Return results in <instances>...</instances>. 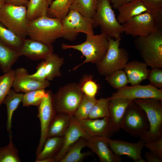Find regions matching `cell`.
<instances>
[{
	"instance_id": "27",
	"label": "cell",
	"mask_w": 162,
	"mask_h": 162,
	"mask_svg": "<svg viewBox=\"0 0 162 162\" xmlns=\"http://www.w3.org/2000/svg\"><path fill=\"white\" fill-rule=\"evenodd\" d=\"M20 56L19 51L0 41V68L4 74L11 69L12 66Z\"/></svg>"
},
{
	"instance_id": "47",
	"label": "cell",
	"mask_w": 162,
	"mask_h": 162,
	"mask_svg": "<svg viewBox=\"0 0 162 162\" xmlns=\"http://www.w3.org/2000/svg\"><path fill=\"white\" fill-rule=\"evenodd\" d=\"M5 3V0H0V9Z\"/></svg>"
},
{
	"instance_id": "43",
	"label": "cell",
	"mask_w": 162,
	"mask_h": 162,
	"mask_svg": "<svg viewBox=\"0 0 162 162\" xmlns=\"http://www.w3.org/2000/svg\"><path fill=\"white\" fill-rule=\"evenodd\" d=\"M36 69V71L35 72L29 74L30 76L39 80L43 81L46 80L43 61L38 64Z\"/></svg>"
},
{
	"instance_id": "41",
	"label": "cell",
	"mask_w": 162,
	"mask_h": 162,
	"mask_svg": "<svg viewBox=\"0 0 162 162\" xmlns=\"http://www.w3.org/2000/svg\"><path fill=\"white\" fill-rule=\"evenodd\" d=\"M152 68L149 70L147 79L152 86L158 88H162V69Z\"/></svg>"
},
{
	"instance_id": "18",
	"label": "cell",
	"mask_w": 162,
	"mask_h": 162,
	"mask_svg": "<svg viewBox=\"0 0 162 162\" xmlns=\"http://www.w3.org/2000/svg\"><path fill=\"white\" fill-rule=\"evenodd\" d=\"M108 99V118L111 128L114 133L118 132L121 129L122 124L126 110L133 100L123 98Z\"/></svg>"
},
{
	"instance_id": "28",
	"label": "cell",
	"mask_w": 162,
	"mask_h": 162,
	"mask_svg": "<svg viewBox=\"0 0 162 162\" xmlns=\"http://www.w3.org/2000/svg\"><path fill=\"white\" fill-rule=\"evenodd\" d=\"M86 147V138H80L68 150L59 162H80L91 154V152H82V150Z\"/></svg>"
},
{
	"instance_id": "38",
	"label": "cell",
	"mask_w": 162,
	"mask_h": 162,
	"mask_svg": "<svg viewBox=\"0 0 162 162\" xmlns=\"http://www.w3.org/2000/svg\"><path fill=\"white\" fill-rule=\"evenodd\" d=\"M105 79L111 86L116 89L127 86L129 83L127 75L122 69L114 71L105 76Z\"/></svg>"
},
{
	"instance_id": "13",
	"label": "cell",
	"mask_w": 162,
	"mask_h": 162,
	"mask_svg": "<svg viewBox=\"0 0 162 162\" xmlns=\"http://www.w3.org/2000/svg\"><path fill=\"white\" fill-rule=\"evenodd\" d=\"M125 98L133 100L135 99L153 98L162 100V88L155 87L150 84L147 85L139 84L127 86L117 89L109 99Z\"/></svg>"
},
{
	"instance_id": "19",
	"label": "cell",
	"mask_w": 162,
	"mask_h": 162,
	"mask_svg": "<svg viewBox=\"0 0 162 162\" xmlns=\"http://www.w3.org/2000/svg\"><path fill=\"white\" fill-rule=\"evenodd\" d=\"M86 139V147L97 155L100 162H122L121 158L113 152L104 137L89 136Z\"/></svg>"
},
{
	"instance_id": "3",
	"label": "cell",
	"mask_w": 162,
	"mask_h": 162,
	"mask_svg": "<svg viewBox=\"0 0 162 162\" xmlns=\"http://www.w3.org/2000/svg\"><path fill=\"white\" fill-rule=\"evenodd\" d=\"M156 29L146 36L137 37L134 43L147 66L162 69V32Z\"/></svg>"
},
{
	"instance_id": "33",
	"label": "cell",
	"mask_w": 162,
	"mask_h": 162,
	"mask_svg": "<svg viewBox=\"0 0 162 162\" xmlns=\"http://www.w3.org/2000/svg\"><path fill=\"white\" fill-rule=\"evenodd\" d=\"M97 100L84 94L74 114V117L80 121L87 119L89 114Z\"/></svg>"
},
{
	"instance_id": "30",
	"label": "cell",
	"mask_w": 162,
	"mask_h": 162,
	"mask_svg": "<svg viewBox=\"0 0 162 162\" xmlns=\"http://www.w3.org/2000/svg\"><path fill=\"white\" fill-rule=\"evenodd\" d=\"M49 6L47 0H29L27 6L28 21L47 15Z\"/></svg>"
},
{
	"instance_id": "21",
	"label": "cell",
	"mask_w": 162,
	"mask_h": 162,
	"mask_svg": "<svg viewBox=\"0 0 162 162\" xmlns=\"http://www.w3.org/2000/svg\"><path fill=\"white\" fill-rule=\"evenodd\" d=\"M128 83L131 85L140 84L147 79L149 70L144 62L134 60L128 62L124 68Z\"/></svg>"
},
{
	"instance_id": "45",
	"label": "cell",
	"mask_w": 162,
	"mask_h": 162,
	"mask_svg": "<svg viewBox=\"0 0 162 162\" xmlns=\"http://www.w3.org/2000/svg\"><path fill=\"white\" fill-rule=\"evenodd\" d=\"M29 0H5L6 4L17 6L26 7Z\"/></svg>"
},
{
	"instance_id": "10",
	"label": "cell",
	"mask_w": 162,
	"mask_h": 162,
	"mask_svg": "<svg viewBox=\"0 0 162 162\" xmlns=\"http://www.w3.org/2000/svg\"><path fill=\"white\" fill-rule=\"evenodd\" d=\"M149 128V125L145 112L133 100L126 110L121 129L133 136L140 138Z\"/></svg>"
},
{
	"instance_id": "12",
	"label": "cell",
	"mask_w": 162,
	"mask_h": 162,
	"mask_svg": "<svg viewBox=\"0 0 162 162\" xmlns=\"http://www.w3.org/2000/svg\"><path fill=\"white\" fill-rule=\"evenodd\" d=\"M53 93L51 90L46 91L45 95L38 106V116L40 122V136L37 149L36 155L41 150L47 137V132L50 124L56 113L52 101Z\"/></svg>"
},
{
	"instance_id": "4",
	"label": "cell",
	"mask_w": 162,
	"mask_h": 162,
	"mask_svg": "<svg viewBox=\"0 0 162 162\" xmlns=\"http://www.w3.org/2000/svg\"><path fill=\"white\" fill-rule=\"evenodd\" d=\"M134 101L145 112L149 125V130L140 138L145 143L162 138V100L153 98L136 99Z\"/></svg>"
},
{
	"instance_id": "31",
	"label": "cell",
	"mask_w": 162,
	"mask_h": 162,
	"mask_svg": "<svg viewBox=\"0 0 162 162\" xmlns=\"http://www.w3.org/2000/svg\"><path fill=\"white\" fill-rule=\"evenodd\" d=\"M0 22V41L11 48L19 51L23 40Z\"/></svg>"
},
{
	"instance_id": "7",
	"label": "cell",
	"mask_w": 162,
	"mask_h": 162,
	"mask_svg": "<svg viewBox=\"0 0 162 162\" xmlns=\"http://www.w3.org/2000/svg\"><path fill=\"white\" fill-rule=\"evenodd\" d=\"M83 95L79 83L70 82L61 87L53 94V103L56 113L73 116Z\"/></svg>"
},
{
	"instance_id": "32",
	"label": "cell",
	"mask_w": 162,
	"mask_h": 162,
	"mask_svg": "<svg viewBox=\"0 0 162 162\" xmlns=\"http://www.w3.org/2000/svg\"><path fill=\"white\" fill-rule=\"evenodd\" d=\"M98 0H73L70 10H76L86 17L92 18L95 13Z\"/></svg>"
},
{
	"instance_id": "16",
	"label": "cell",
	"mask_w": 162,
	"mask_h": 162,
	"mask_svg": "<svg viewBox=\"0 0 162 162\" xmlns=\"http://www.w3.org/2000/svg\"><path fill=\"white\" fill-rule=\"evenodd\" d=\"M90 136L83 129L78 121L73 116L70 124L63 137L62 147L54 158L55 162H59L69 148L81 137Z\"/></svg>"
},
{
	"instance_id": "20",
	"label": "cell",
	"mask_w": 162,
	"mask_h": 162,
	"mask_svg": "<svg viewBox=\"0 0 162 162\" xmlns=\"http://www.w3.org/2000/svg\"><path fill=\"white\" fill-rule=\"evenodd\" d=\"M78 121L90 136L110 138L114 134L111 128L108 117L94 119L87 118Z\"/></svg>"
},
{
	"instance_id": "29",
	"label": "cell",
	"mask_w": 162,
	"mask_h": 162,
	"mask_svg": "<svg viewBox=\"0 0 162 162\" xmlns=\"http://www.w3.org/2000/svg\"><path fill=\"white\" fill-rule=\"evenodd\" d=\"M73 0H53L49 6L47 16L62 20L68 14Z\"/></svg>"
},
{
	"instance_id": "48",
	"label": "cell",
	"mask_w": 162,
	"mask_h": 162,
	"mask_svg": "<svg viewBox=\"0 0 162 162\" xmlns=\"http://www.w3.org/2000/svg\"><path fill=\"white\" fill-rule=\"evenodd\" d=\"M47 1H48V4L50 5V4L52 2L53 0H47Z\"/></svg>"
},
{
	"instance_id": "39",
	"label": "cell",
	"mask_w": 162,
	"mask_h": 162,
	"mask_svg": "<svg viewBox=\"0 0 162 162\" xmlns=\"http://www.w3.org/2000/svg\"><path fill=\"white\" fill-rule=\"evenodd\" d=\"M14 70L11 69L2 75H0V107L12 87Z\"/></svg>"
},
{
	"instance_id": "24",
	"label": "cell",
	"mask_w": 162,
	"mask_h": 162,
	"mask_svg": "<svg viewBox=\"0 0 162 162\" xmlns=\"http://www.w3.org/2000/svg\"><path fill=\"white\" fill-rule=\"evenodd\" d=\"M63 137H48L40 152L37 155L35 162L49 158H54L60 151L63 142Z\"/></svg>"
},
{
	"instance_id": "36",
	"label": "cell",
	"mask_w": 162,
	"mask_h": 162,
	"mask_svg": "<svg viewBox=\"0 0 162 162\" xmlns=\"http://www.w3.org/2000/svg\"><path fill=\"white\" fill-rule=\"evenodd\" d=\"M154 16L158 28H162V0H140Z\"/></svg>"
},
{
	"instance_id": "1",
	"label": "cell",
	"mask_w": 162,
	"mask_h": 162,
	"mask_svg": "<svg viewBox=\"0 0 162 162\" xmlns=\"http://www.w3.org/2000/svg\"><path fill=\"white\" fill-rule=\"evenodd\" d=\"M85 41L78 44L70 45L65 43L61 44L64 50L73 49L80 52L85 56V60L75 66L73 70H76L81 66L87 63L96 64L105 56L109 46L108 37L101 33L96 35H86Z\"/></svg>"
},
{
	"instance_id": "17",
	"label": "cell",
	"mask_w": 162,
	"mask_h": 162,
	"mask_svg": "<svg viewBox=\"0 0 162 162\" xmlns=\"http://www.w3.org/2000/svg\"><path fill=\"white\" fill-rule=\"evenodd\" d=\"M52 45L47 44L30 38L23 39L19 51L21 56H24L34 60H44L53 53Z\"/></svg>"
},
{
	"instance_id": "42",
	"label": "cell",
	"mask_w": 162,
	"mask_h": 162,
	"mask_svg": "<svg viewBox=\"0 0 162 162\" xmlns=\"http://www.w3.org/2000/svg\"><path fill=\"white\" fill-rule=\"evenodd\" d=\"M145 147L162 160V138L155 141L145 143Z\"/></svg>"
},
{
	"instance_id": "2",
	"label": "cell",
	"mask_w": 162,
	"mask_h": 162,
	"mask_svg": "<svg viewBox=\"0 0 162 162\" xmlns=\"http://www.w3.org/2000/svg\"><path fill=\"white\" fill-rule=\"evenodd\" d=\"M63 33L61 20L45 15L29 21L27 36L31 39L52 45L56 40L62 38Z\"/></svg>"
},
{
	"instance_id": "37",
	"label": "cell",
	"mask_w": 162,
	"mask_h": 162,
	"mask_svg": "<svg viewBox=\"0 0 162 162\" xmlns=\"http://www.w3.org/2000/svg\"><path fill=\"white\" fill-rule=\"evenodd\" d=\"M92 78L93 76L91 75H85L83 76L79 84L83 94L90 97L95 98L99 87Z\"/></svg>"
},
{
	"instance_id": "25",
	"label": "cell",
	"mask_w": 162,
	"mask_h": 162,
	"mask_svg": "<svg viewBox=\"0 0 162 162\" xmlns=\"http://www.w3.org/2000/svg\"><path fill=\"white\" fill-rule=\"evenodd\" d=\"M72 117L65 114L56 113L49 127L47 137L63 136L70 124Z\"/></svg>"
},
{
	"instance_id": "6",
	"label": "cell",
	"mask_w": 162,
	"mask_h": 162,
	"mask_svg": "<svg viewBox=\"0 0 162 162\" xmlns=\"http://www.w3.org/2000/svg\"><path fill=\"white\" fill-rule=\"evenodd\" d=\"M110 0H98L97 9L92 18L94 28L99 27L101 33L117 39L123 33L110 4Z\"/></svg>"
},
{
	"instance_id": "11",
	"label": "cell",
	"mask_w": 162,
	"mask_h": 162,
	"mask_svg": "<svg viewBox=\"0 0 162 162\" xmlns=\"http://www.w3.org/2000/svg\"><path fill=\"white\" fill-rule=\"evenodd\" d=\"M122 26L123 33L135 37L146 36L159 29L154 16L148 11L133 17Z\"/></svg>"
},
{
	"instance_id": "15",
	"label": "cell",
	"mask_w": 162,
	"mask_h": 162,
	"mask_svg": "<svg viewBox=\"0 0 162 162\" xmlns=\"http://www.w3.org/2000/svg\"><path fill=\"white\" fill-rule=\"evenodd\" d=\"M50 85V81L35 79L29 76L27 70L20 67L14 70L12 88L18 92L25 93L40 89H45Z\"/></svg>"
},
{
	"instance_id": "40",
	"label": "cell",
	"mask_w": 162,
	"mask_h": 162,
	"mask_svg": "<svg viewBox=\"0 0 162 162\" xmlns=\"http://www.w3.org/2000/svg\"><path fill=\"white\" fill-rule=\"evenodd\" d=\"M46 92L44 89L34 90L23 93L22 103L24 106H38Z\"/></svg>"
},
{
	"instance_id": "9",
	"label": "cell",
	"mask_w": 162,
	"mask_h": 162,
	"mask_svg": "<svg viewBox=\"0 0 162 162\" xmlns=\"http://www.w3.org/2000/svg\"><path fill=\"white\" fill-rule=\"evenodd\" d=\"M61 22L62 38L66 40H74L80 33L86 35L94 34L92 18L84 16L76 10H70Z\"/></svg>"
},
{
	"instance_id": "22",
	"label": "cell",
	"mask_w": 162,
	"mask_h": 162,
	"mask_svg": "<svg viewBox=\"0 0 162 162\" xmlns=\"http://www.w3.org/2000/svg\"><path fill=\"white\" fill-rule=\"evenodd\" d=\"M117 9L118 14L117 20L122 25L133 17L148 11L140 0H132L121 5Z\"/></svg>"
},
{
	"instance_id": "46",
	"label": "cell",
	"mask_w": 162,
	"mask_h": 162,
	"mask_svg": "<svg viewBox=\"0 0 162 162\" xmlns=\"http://www.w3.org/2000/svg\"><path fill=\"white\" fill-rule=\"evenodd\" d=\"M132 0H110L113 7L116 9L121 5L129 2Z\"/></svg>"
},
{
	"instance_id": "5",
	"label": "cell",
	"mask_w": 162,
	"mask_h": 162,
	"mask_svg": "<svg viewBox=\"0 0 162 162\" xmlns=\"http://www.w3.org/2000/svg\"><path fill=\"white\" fill-rule=\"evenodd\" d=\"M108 38L107 52L102 59L95 64L98 73L105 77L116 71L124 69L129 58L127 50L119 47L121 37L117 39Z\"/></svg>"
},
{
	"instance_id": "23",
	"label": "cell",
	"mask_w": 162,
	"mask_h": 162,
	"mask_svg": "<svg viewBox=\"0 0 162 162\" xmlns=\"http://www.w3.org/2000/svg\"><path fill=\"white\" fill-rule=\"evenodd\" d=\"M23 93L18 92L13 89L10 90L4 100L2 104L6 107L7 121L6 128L9 134H12V121L13 115L14 111L22 103Z\"/></svg>"
},
{
	"instance_id": "35",
	"label": "cell",
	"mask_w": 162,
	"mask_h": 162,
	"mask_svg": "<svg viewBox=\"0 0 162 162\" xmlns=\"http://www.w3.org/2000/svg\"><path fill=\"white\" fill-rule=\"evenodd\" d=\"M109 102L108 98H101L97 100L89 114L88 118L94 119L108 117Z\"/></svg>"
},
{
	"instance_id": "26",
	"label": "cell",
	"mask_w": 162,
	"mask_h": 162,
	"mask_svg": "<svg viewBox=\"0 0 162 162\" xmlns=\"http://www.w3.org/2000/svg\"><path fill=\"white\" fill-rule=\"evenodd\" d=\"M64 60L63 57L53 53L43 60L46 80L51 81L62 76L60 69Z\"/></svg>"
},
{
	"instance_id": "34",
	"label": "cell",
	"mask_w": 162,
	"mask_h": 162,
	"mask_svg": "<svg viewBox=\"0 0 162 162\" xmlns=\"http://www.w3.org/2000/svg\"><path fill=\"white\" fill-rule=\"evenodd\" d=\"M9 142L6 146L0 147V162H20L18 152L13 144L12 134H9Z\"/></svg>"
},
{
	"instance_id": "44",
	"label": "cell",
	"mask_w": 162,
	"mask_h": 162,
	"mask_svg": "<svg viewBox=\"0 0 162 162\" xmlns=\"http://www.w3.org/2000/svg\"><path fill=\"white\" fill-rule=\"evenodd\" d=\"M145 157V160L148 162H161L162 160L156 154L151 152H146Z\"/></svg>"
},
{
	"instance_id": "8",
	"label": "cell",
	"mask_w": 162,
	"mask_h": 162,
	"mask_svg": "<svg viewBox=\"0 0 162 162\" xmlns=\"http://www.w3.org/2000/svg\"><path fill=\"white\" fill-rule=\"evenodd\" d=\"M29 22L26 7L5 3L0 9V22L22 39L27 36Z\"/></svg>"
},
{
	"instance_id": "14",
	"label": "cell",
	"mask_w": 162,
	"mask_h": 162,
	"mask_svg": "<svg viewBox=\"0 0 162 162\" xmlns=\"http://www.w3.org/2000/svg\"><path fill=\"white\" fill-rule=\"evenodd\" d=\"M104 138L110 149L116 155H126L135 162H146L141 155L142 150L145 145V142L142 140H140L137 142L130 143Z\"/></svg>"
}]
</instances>
